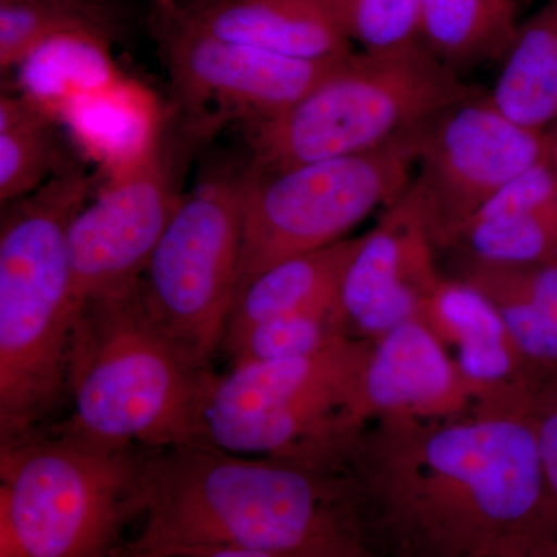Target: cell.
<instances>
[{
  "instance_id": "5",
  "label": "cell",
  "mask_w": 557,
  "mask_h": 557,
  "mask_svg": "<svg viewBox=\"0 0 557 557\" xmlns=\"http://www.w3.org/2000/svg\"><path fill=\"white\" fill-rule=\"evenodd\" d=\"M148 449L47 429L0 446V557H113L143 516Z\"/></svg>"
},
{
  "instance_id": "9",
  "label": "cell",
  "mask_w": 557,
  "mask_h": 557,
  "mask_svg": "<svg viewBox=\"0 0 557 557\" xmlns=\"http://www.w3.org/2000/svg\"><path fill=\"white\" fill-rule=\"evenodd\" d=\"M245 168L220 166L183 194L139 293L150 318L200 368L222 348L244 249Z\"/></svg>"
},
{
  "instance_id": "1",
  "label": "cell",
  "mask_w": 557,
  "mask_h": 557,
  "mask_svg": "<svg viewBox=\"0 0 557 557\" xmlns=\"http://www.w3.org/2000/svg\"><path fill=\"white\" fill-rule=\"evenodd\" d=\"M534 401L364 424L341 468L368 530L380 527L403 557H498L556 528Z\"/></svg>"
},
{
  "instance_id": "30",
  "label": "cell",
  "mask_w": 557,
  "mask_h": 557,
  "mask_svg": "<svg viewBox=\"0 0 557 557\" xmlns=\"http://www.w3.org/2000/svg\"><path fill=\"white\" fill-rule=\"evenodd\" d=\"M498 557H557V528L523 539Z\"/></svg>"
},
{
  "instance_id": "22",
  "label": "cell",
  "mask_w": 557,
  "mask_h": 557,
  "mask_svg": "<svg viewBox=\"0 0 557 557\" xmlns=\"http://www.w3.org/2000/svg\"><path fill=\"white\" fill-rule=\"evenodd\" d=\"M516 0H421V40L453 70L504 60L516 32Z\"/></svg>"
},
{
  "instance_id": "10",
  "label": "cell",
  "mask_w": 557,
  "mask_h": 557,
  "mask_svg": "<svg viewBox=\"0 0 557 557\" xmlns=\"http://www.w3.org/2000/svg\"><path fill=\"white\" fill-rule=\"evenodd\" d=\"M547 156V132L509 120L483 91L440 113L421 135L410 182L435 249L453 247L498 190Z\"/></svg>"
},
{
  "instance_id": "33",
  "label": "cell",
  "mask_w": 557,
  "mask_h": 557,
  "mask_svg": "<svg viewBox=\"0 0 557 557\" xmlns=\"http://www.w3.org/2000/svg\"><path fill=\"white\" fill-rule=\"evenodd\" d=\"M159 2L161 5L166 7V9H171L172 2H174V0H159Z\"/></svg>"
},
{
  "instance_id": "31",
  "label": "cell",
  "mask_w": 557,
  "mask_h": 557,
  "mask_svg": "<svg viewBox=\"0 0 557 557\" xmlns=\"http://www.w3.org/2000/svg\"><path fill=\"white\" fill-rule=\"evenodd\" d=\"M549 159L553 160L557 170V123L547 131Z\"/></svg>"
},
{
  "instance_id": "20",
  "label": "cell",
  "mask_w": 557,
  "mask_h": 557,
  "mask_svg": "<svg viewBox=\"0 0 557 557\" xmlns=\"http://www.w3.org/2000/svg\"><path fill=\"white\" fill-rule=\"evenodd\" d=\"M505 116L528 129L557 123V0H547L520 24L487 94Z\"/></svg>"
},
{
  "instance_id": "6",
  "label": "cell",
  "mask_w": 557,
  "mask_h": 557,
  "mask_svg": "<svg viewBox=\"0 0 557 557\" xmlns=\"http://www.w3.org/2000/svg\"><path fill=\"white\" fill-rule=\"evenodd\" d=\"M478 91L426 47L351 51L292 108L251 126L249 164L274 171L380 149Z\"/></svg>"
},
{
  "instance_id": "28",
  "label": "cell",
  "mask_w": 557,
  "mask_h": 557,
  "mask_svg": "<svg viewBox=\"0 0 557 557\" xmlns=\"http://www.w3.org/2000/svg\"><path fill=\"white\" fill-rule=\"evenodd\" d=\"M534 421H536L539 454H541L542 469H544L549 511L557 527V408L545 401L539 392L534 401Z\"/></svg>"
},
{
  "instance_id": "23",
  "label": "cell",
  "mask_w": 557,
  "mask_h": 557,
  "mask_svg": "<svg viewBox=\"0 0 557 557\" xmlns=\"http://www.w3.org/2000/svg\"><path fill=\"white\" fill-rule=\"evenodd\" d=\"M24 95L0 98V203L24 199L69 166L62 160L53 124Z\"/></svg>"
},
{
  "instance_id": "12",
  "label": "cell",
  "mask_w": 557,
  "mask_h": 557,
  "mask_svg": "<svg viewBox=\"0 0 557 557\" xmlns=\"http://www.w3.org/2000/svg\"><path fill=\"white\" fill-rule=\"evenodd\" d=\"M164 53L178 98L190 112L215 108L251 126L292 108L346 58L284 57L209 35L178 14L168 32Z\"/></svg>"
},
{
  "instance_id": "14",
  "label": "cell",
  "mask_w": 557,
  "mask_h": 557,
  "mask_svg": "<svg viewBox=\"0 0 557 557\" xmlns=\"http://www.w3.org/2000/svg\"><path fill=\"white\" fill-rule=\"evenodd\" d=\"M474 408V394L448 348L413 319L372 341L350 418L359 431L376 418H449Z\"/></svg>"
},
{
  "instance_id": "18",
  "label": "cell",
  "mask_w": 557,
  "mask_h": 557,
  "mask_svg": "<svg viewBox=\"0 0 557 557\" xmlns=\"http://www.w3.org/2000/svg\"><path fill=\"white\" fill-rule=\"evenodd\" d=\"M357 245L358 237H347L330 247L281 260L252 277L234 300L225 338L271 319L338 310L341 278Z\"/></svg>"
},
{
  "instance_id": "29",
  "label": "cell",
  "mask_w": 557,
  "mask_h": 557,
  "mask_svg": "<svg viewBox=\"0 0 557 557\" xmlns=\"http://www.w3.org/2000/svg\"><path fill=\"white\" fill-rule=\"evenodd\" d=\"M177 557H375L372 548L338 549V552H287V549L211 548Z\"/></svg>"
},
{
  "instance_id": "32",
  "label": "cell",
  "mask_w": 557,
  "mask_h": 557,
  "mask_svg": "<svg viewBox=\"0 0 557 557\" xmlns=\"http://www.w3.org/2000/svg\"><path fill=\"white\" fill-rule=\"evenodd\" d=\"M113 557H137V556H132V555H129V553H126V552H124L123 548H121L120 552L116 553V555Z\"/></svg>"
},
{
  "instance_id": "21",
  "label": "cell",
  "mask_w": 557,
  "mask_h": 557,
  "mask_svg": "<svg viewBox=\"0 0 557 557\" xmlns=\"http://www.w3.org/2000/svg\"><path fill=\"white\" fill-rule=\"evenodd\" d=\"M108 36L64 32L40 42L16 65V83L24 95L51 120L81 95L121 75L110 53Z\"/></svg>"
},
{
  "instance_id": "11",
  "label": "cell",
  "mask_w": 557,
  "mask_h": 557,
  "mask_svg": "<svg viewBox=\"0 0 557 557\" xmlns=\"http://www.w3.org/2000/svg\"><path fill=\"white\" fill-rule=\"evenodd\" d=\"M182 197L164 143L137 170L104 180L69 231L79 309L137 287Z\"/></svg>"
},
{
  "instance_id": "17",
  "label": "cell",
  "mask_w": 557,
  "mask_h": 557,
  "mask_svg": "<svg viewBox=\"0 0 557 557\" xmlns=\"http://www.w3.org/2000/svg\"><path fill=\"white\" fill-rule=\"evenodd\" d=\"M58 123L104 180L137 170L163 143L159 98L124 73L75 98L62 110Z\"/></svg>"
},
{
  "instance_id": "15",
  "label": "cell",
  "mask_w": 557,
  "mask_h": 557,
  "mask_svg": "<svg viewBox=\"0 0 557 557\" xmlns=\"http://www.w3.org/2000/svg\"><path fill=\"white\" fill-rule=\"evenodd\" d=\"M420 321L434 330L453 357L475 406L531 401L545 381L530 368L486 295L465 278L442 277Z\"/></svg>"
},
{
  "instance_id": "24",
  "label": "cell",
  "mask_w": 557,
  "mask_h": 557,
  "mask_svg": "<svg viewBox=\"0 0 557 557\" xmlns=\"http://www.w3.org/2000/svg\"><path fill=\"white\" fill-rule=\"evenodd\" d=\"M468 267H527L557 259V214L483 207L453 247Z\"/></svg>"
},
{
  "instance_id": "27",
  "label": "cell",
  "mask_w": 557,
  "mask_h": 557,
  "mask_svg": "<svg viewBox=\"0 0 557 557\" xmlns=\"http://www.w3.org/2000/svg\"><path fill=\"white\" fill-rule=\"evenodd\" d=\"M348 39L369 54H395L424 47L421 0H336Z\"/></svg>"
},
{
  "instance_id": "25",
  "label": "cell",
  "mask_w": 557,
  "mask_h": 557,
  "mask_svg": "<svg viewBox=\"0 0 557 557\" xmlns=\"http://www.w3.org/2000/svg\"><path fill=\"white\" fill-rule=\"evenodd\" d=\"M110 38V21L87 0H0V69L13 70L35 47L64 32Z\"/></svg>"
},
{
  "instance_id": "26",
  "label": "cell",
  "mask_w": 557,
  "mask_h": 557,
  "mask_svg": "<svg viewBox=\"0 0 557 557\" xmlns=\"http://www.w3.org/2000/svg\"><path fill=\"white\" fill-rule=\"evenodd\" d=\"M344 336L338 310L307 311L252 325L239 335L223 339V354L233 366L287 361L310 357Z\"/></svg>"
},
{
  "instance_id": "4",
  "label": "cell",
  "mask_w": 557,
  "mask_h": 557,
  "mask_svg": "<svg viewBox=\"0 0 557 557\" xmlns=\"http://www.w3.org/2000/svg\"><path fill=\"white\" fill-rule=\"evenodd\" d=\"M215 375L150 318L138 284L81 307L69 354L73 409L50 428L119 448L209 443L205 409Z\"/></svg>"
},
{
  "instance_id": "16",
  "label": "cell",
  "mask_w": 557,
  "mask_h": 557,
  "mask_svg": "<svg viewBox=\"0 0 557 557\" xmlns=\"http://www.w3.org/2000/svg\"><path fill=\"white\" fill-rule=\"evenodd\" d=\"M178 16L218 38L299 60L351 53L336 0H194Z\"/></svg>"
},
{
  "instance_id": "3",
  "label": "cell",
  "mask_w": 557,
  "mask_h": 557,
  "mask_svg": "<svg viewBox=\"0 0 557 557\" xmlns=\"http://www.w3.org/2000/svg\"><path fill=\"white\" fill-rule=\"evenodd\" d=\"M91 178L69 164L3 207L0 223V446L49 429L69 397L70 343L79 307L69 258L73 219Z\"/></svg>"
},
{
  "instance_id": "7",
  "label": "cell",
  "mask_w": 557,
  "mask_h": 557,
  "mask_svg": "<svg viewBox=\"0 0 557 557\" xmlns=\"http://www.w3.org/2000/svg\"><path fill=\"white\" fill-rule=\"evenodd\" d=\"M370 347L372 341L344 336L310 357L218 373L205 409L208 442L240 456L341 467L358 432L350 408Z\"/></svg>"
},
{
  "instance_id": "19",
  "label": "cell",
  "mask_w": 557,
  "mask_h": 557,
  "mask_svg": "<svg viewBox=\"0 0 557 557\" xmlns=\"http://www.w3.org/2000/svg\"><path fill=\"white\" fill-rule=\"evenodd\" d=\"M465 281L496 306L541 379L557 373V259L527 267H467Z\"/></svg>"
},
{
  "instance_id": "13",
  "label": "cell",
  "mask_w": 557,
  "mask_h": 557,
  "mask_svg": "<svg viewBox=\"0 0 557 557\" xmlns=\"http://www.w3.org/2000/svg\"><path fill=\"white\" fill-rule=\"evenodd\" d=\"M435 247L412 186L388 205L364 236L341 278L338 313L348 335L375 341L420 319L424 302L442 281Z\"/></svg>"
},
{
  "instance_id": "2",
  "label": "cell",
  "mask_w": 557,
  "mask_h": 557,
  "mask_svg": "<svg viewBox=\"0 0 557 557\" xmlns=\"http://www.w3.org/2000/svg\"><path fill=\"white\" fill-rule=\"evenodd\" d=\"M141 498V531L123 547L132 556L370 548L357 493L338 467L248 458L212 443L148 449Z\"/></svg>"
},
{
  "instance_id": "8",
  "label": "cell",
  "mask_w": 557,
  "mask_h": 557,
  "mask_svg": "<svg viewBox=\"0 0 557 557\" xmlns=\"http://www.w3.org/2000/svg\"><path fill=\"white\" fill-rule=\"evenodd\" d=\"M426 127L357 156L274 171L249 164L237 295L274 263L347 239L375 209L398 200L412 182Z\"/></svg>"
}]
</instances>
